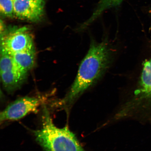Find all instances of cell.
I'll list each match as a JSON object with an SVG mask.
<instances>
[{
	"instance_id": "cell-1",
	"label": "cell",
	"mask_w": 151,
	"mask_h": 151,
	"mask_svg": "<svg viewBox=\"0 0 151 151\" xmlns=\"http://www.w3.org/2000/svg\"><path fill=\"white\" fill-rule=\"evenodd\" d=\"M112 52L106 39L101 42L92 40L87 54L79 67L69 93L60 101L61 106L69 107L76 99L99 78L111 63Z\"/></svg>"
},
{
	"instance_id": "cell-2",
	"label": "cell",
	"mask_w": 151,
	"mask_h": 151,
	"mask_svg": "<svg viewBox=\"0 0 151 151\" xmlns=\"http://www.w3.org/2000/svg\"><path fill=\"white\" fill-rule=\"evenodd\" d=\"M42 125L34 131L36 139L45 151H86L75 134L65 127L60 128L54 125L46 107L43 109Z\"/></svg>"
},
{
	"instance_id": "cell-3",
	"label": "cell",
	"mask_w": 151,
	"mask_h": 151,
	"mask_svg": "<svg viewBox=\"0 0 151 151\" xmlns=\"http://www.w3.org/2000/svg\"><path fill=\"white\" fill-rule=\"evenodd\" d=\"M41 103L40 99L34 97H24L17 99L1 112V122L18 120L28 113L37 112Z\"/></svg>"
},
{
	"instance_id": "cell-4",
	"label": "cell",
	"mask_w": 151,
	"mask_h": 151,
	"mask_svg": "<svg viewBox=\"0 0 151 151\" xmlns=\"http://www.w3.org/2000/svg\"><path fill=\"white\" fill-rule=\"evenodd\" d=\"M1 47L11 54L34 48L32 39L26 28H21L3 37Z\"/></svg>"
},
{
	"instance_id": "cell-5",
	"label": "cell",
	"mask_w": 151,
	"mask_h": 151,
	"mask_svg": "<svg viewBox=\"0 0 151 151\" xmlns=\"http://www.w3.org/2000/svg\"><path fill=\"white\" fill-rule=\"evenodd\" d=\"M15 17L19 19L36 22L42 17L44 9L43 0H14Z\"/></svg>"
},
{
	"instance_id": "cell-6",
	"label": "cell",
	"mask_w": 151,
	"mask_h": 151,
	"mask_svg": "<svg viewBox=\"0 0 151 151\" xmlns=\"http://www.w3.org/2000/svg\"><path fill=\"white\" fill-rule=\"evenodd\" d=\"M135 94L139 100L151 99V58L143 63L139 86Z\"/></svg>"
},
{
	"instance_id": "cell-7",
	"label": "cell",
	"mask_w": 151,
	"mask_h": 151,
	"mask_svg": "<svg viewBox=\"0 0 151 151\" xmlns=\"http://www.w3.org/2000/svg\"><path fill=\"white\" fill-rule=\"evenodd\" d=\"M17 69L26 75L33 67L35 59V49L12 54Z\"/></svg>"
},
{
	"instance_id": "cell-8",
	"label": "cell",
	"mask_w": 151,
	"mask_h": 151,
	"mask_svg": "<svg viewBox=\"0 0 151 151\" xmlns=\"http://www.w3.org/2000/svg\"><path fill=\"white\" fill-rule=\"evenodd\" d=\"M26 76L16 70L1 73L3 86L9 92L14 91L18 88Z\"/></svg>"
},
{
	"instance_id": "cell-9",
	"label": "cell",
	"mask_w": 151,
	"mask_h": 151,
	"mask_svg": "<svg viewBox=\"0 0 151 151\" xmlns=\"http://www.w3.org/2000/svg\"><path fill=\"white\" fill-rule=\"evenodd\" d=\"M123 0H100L95 10L89 19L81 26L80 29H84L99 17L106 10L118 6Z\"/></svg>"
},
{
	"instance_id": "cell-10",
	"label": "cell",
	"mask_w": 151,
	"mask_h": 151,
	"mask_svg": "<svg viewBox=\"0 0 151 151\" xmlns=\"http://www.w3.org/2000/svg\"><path fill=\"white\" fill-rule=\"evenodd\" d=\"M1 50L0 73L14 70H18L17 69L12 55L2 47H1Z\"/></svg>"
},
{
	"instance_id": "cell-11",
	"label": "cell",
	"mask_w": 151,
	"mask_h": 151,
	"mask_svg": "<svg viewBox=\"0 0 151 151\" xmlns=\"http://www.w3.org/2000/svg\"><path fill=\"white\" fill-rule=\"evenodd\" d=\"M0 10L4 16L10 18L15 16L14 0H0Z\"/></svg>"
}]
</instances>
